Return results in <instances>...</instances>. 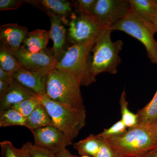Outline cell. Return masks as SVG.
Masks as SVG:
<instances>
[{"label":"cell","instance_id":"24","mask_svg":"<svg viewBox=\"0 0 157 157\" xmlns=\"http://www.w3.org/2000/svg\"><path fill=\"white\" fill-rule=\"evenodd\" d=\"M41 104V102L37 96L36 97L29 98L19 104L14 105L12 108L17 110L24 117L27 118Z\"/></svg>","mask_w":157,"mask_h":157},{"label":"cell","instance_id":"5","mask_svg":"<svg viewBox=\"0 0 157 157\" xmlns=\"http://www.w3.org/2000/svg\"><path fill=\"white\" fill-rule=\"evenodd\" d=\"M37 97L47 109L53 125L72 142L86 124V110L77 111L70 109L52 101L46 94Z\"/></svg>","mask_w":157,"mask_h":157},{"label":"cell","instance_id":"25","mask_svg":"<svg viewBox=\"0 0 157 157\" xmlns=\"http://www.w3.org/2000/svg\"><path fill=\"white\" fill-rule=\"evenodd\" d=\"M23 147L27 150L33 157H56V154L47 149L37 146L31 142L24 144Z\"/></svg>","mask_w":157,"mask_h":157},{"label":"cell","instance_id":"29","mask_svg":"<svg viewBox=\"0 0 157 157\" xmlns=\"http://www.w3.org/2000/svg\"><path fill=\"white\" fill-rule=\"evenodd\" d=\"M25 3L26 0H0V10H17Z\"/></svg>","mask_w":157,"mask_h":157},{"label":"cell","instance_id":"13","mask_svg":"<svg viewBox=\"0 0 157 157\" xmlns=\"http://www.w3.org/2000/svg\"><path fill=\"white\" fill-rule=\"evenodd\" d=\"M26 3L41 9L48 16L55 15L60 17L65 25L68 23L67 17L73 12L72 5L66 0H26Z\"/></svg>","mask_w":157,"mask_h":157},{"label":"cell","instance_id":"36","mask_svg":"<svg viewBox=\"0 0 157 157\" xmlns=\"http://www.w3.org/2000/svg\"><path fill=\"white\" fill-rule=\"evenodd\" d=\"M153 128L154 132L155 137L157 141V121L153 125Z\"/></svg>","mask_w":157,"mask_h":157},{"label":"cell","instance_id":"40","mask_svg":"<svg viewBox=\"0 0 157 157\" xmlns=\"http://www.w3.org/2000/svg\"><path fill=\"white\" fill-rule=\"evenodd\" d=\"M156 48H157V42H156Z\"/></svg>","mask_w":157,"mask_h":157},{"label":"cell","instance_id":"21","mask_svg":"<svg viewBox=\"0 0 157 157\" xmlns=\"http://www.w3.org/2000/svg\"><path fill=\"white\" fill-rule=\"evenodd\" d=\"M138 118L137 124L153 125L157 121V90L150 102L136 113Z\"/></svg>","mask_w":157,"mask_h":157},{"label":"cell","instance_id":"23","mask_svg":"<svg viewBox=\"0 0 157 157\" xmlns=\"http://www.w3.org/2000/svg\"><path fill=\"white\" fill-rule=\"evenodd\" d=\"M121 112V120L124 124L129 128L136 126L138 122L137 114L131 112L128 108V103L127 101L125 90L124 89L121 95L120 101Z\"/></svg>","mask_w":157,"mask_h":157},{"label":"cell","instance_id":"14","mask_svg":"<svg viewBox=\"0 0 157 157\" xmlns=\"http://www.w3.org/2000/svg\"><path fill=\"white\" fill-rule=\"evenodd\" d=\"M28 29L17 23L6 24L0 27L1 43L8 45L12 51L18 49L21 46Z\"/></svg>","mask_w":157,"mask_h":157},{"label":"cell","instance_id":"17","mask_svg":"<svg viewBox=\"0 0 157 157\" xmlns=\"http://www.w3.org/2000/svg\"><path fill=\"white\" fill-rule=\"evenodd\" d=\"M50 39L49 31L37 29L28 33L23 41L21 47L29 52L45 51Z\"/></svg>","mask_w":157,"mask_h":157},{"label":"cell","instance_id":"7","mask_svg":"<svg viewBox=\"0 0 157 157\" xmlns=\"http://www.w3.org/2000/svg\"><path fill=\"white\" fill-rule=\"evenodd\" d=\"M69 26L68 36L73 45L96 39L106 27L92 15L74 12L70 15Z\"/></svg>","mask_w":157,"mask_h":157},{"label":"cell","instance_id":"32","mask_svg":"<svg viewBox=\"0 0 157 157\" xmlns=\"http://www.w3.org/2000/svg\"><path fill=\"white\" fill-rule=\"evenodd\" d=\"M11 84L0 80V98H2L9 90Z\"/></svg>","mask_w":157,"mask_h":157},{"label":"cell","instance_id":"3","mask_svg":"<svg viewBox=\"0 0 157 157\" xmlns=\"http://www.w3.org/2000/svg\"><path fill=\"white\" fill-rule=\"evenodd\" d=\"M80 86L73 76L55 69L48 75L45 94L52 101L70 109L77 111L86 110Z\"/></svg>","mask_w":157,"mask_h":157},{"label":"cell","instance_id":"30","mask_svg":"<svg viewBox=\"0 0 157 157\" xmlns=\"http://www.w3.org/2000/svg\"><path fill=\"white\" fill-rule=\"evenodd\" d=\"M102 140L98 153L94 157H116L115 153L109 144Z\"/></svg>","mask_w":157,"mask_h":157},{"label":"cell","instance_id":"15","mask_svg":"<svg viewBox=\"0 0 157 157\" xmlns=\"http://www.w3.org/2000/svg\"><path fill=\"white\" fill-rule=\"evenodd\" d=\"M32 91L14 81L7 91L0 98V110H6L32 97H36Z\"/></svg>","mask_w":157,"mask_h":157},{"label":"cell","instance_id":"34","mask_svg":"<svg viewBox=\"0 0 157 157\" xmlns=\"http://www.w3.org/2000/svg\"><path fill=\"white\" fill-rule=\"evenodd\" d=\"M56 157H77L73 155L66 149L56 154Z\"/></svg>","mask_w":157,"mask_h":157},{"label":"cell","instance_id":"31","mask_svg":"<svg viewBox=\"0 0 157 157\" xmlns=\"http://www.w3.org/2000/svg\"><path fill=\"white\" fill-rule=\"evenodd\" d=\"M0 80L12 84L14 81L13 73L6 72L0 67Z\"/></svg>","mask_w":157,"mask_h":157},{"label":"cell","instance_id":"28","mask_svg":"<svg viewBox=\"0 0 157 157\" xmlns=\"http://www.w3.org/2000/svg\"><path fill=\"white\" fill-rule=\"evenodd\" d=\"M2 149V157H19L15 148L11 141L4 140L0 143Z\"/></svg>","mask_w":157,"mask_h":157},{"label":"cell","instance_id":"10","mask_svg":"<svg viewBox=\"0 0 157 157\" xmlns=\"http://www.w3.org/2000/svg\"><path fill=\"white\" fill-rule=\"evenodd\" d=\"M31 132L33 135L35 145L47 149L56 154L66 149L72 143L63 132L54 125Z\"/></svg>","mask_w":157,"mask_h":157},{"label":"cell","instance_id":"11","mask_svg":"<svg viewBox=\"0 0 157 157\" xmlns=\"http://www.w3.org/2000/svg\"><path fill=\"white\" fill-rule=\"evenodd\" d=\"M49 73L32 72L20 69L13 73L14 81L33 92L37 96L46 94V83Z\"/></svg>","mask_w":157,"mask_h":157},{"label":"cell","instance_id":"16","mask_svg":"<svg viewBox=\"0 0 157 157\" xmlns=\"http://www.w3.org/2000/svg\"><path fill=\"white\" fill-rule=\"evenodd\" d=\"M131 10L157 32L155 26L157 5L155 0H128Z\"/></svg>","mask_w":157,"mask_h":157},{"label":"cell","instance_id":"9","mask_svg":"<svg viewBox=\"0 0 157 157\" xmlns=\"http://www.w3.org/2000/svg\"><path fill=\"white\" fill-rule=\"evenodd\" d=\"M12 51L22 68L32 72L50 73L56 69L58 63L52 54L46 51L38 52H29L21 46L17 50Z\"/></svg>","mask_w":157,"mask_h":157},{"label":"cell","instance_id":"37","mask_svg":"<svg viewBox=\"0 0 157 157\" xmlns=\"http://www.w3.org/2000/svg\"><path fill=\"white\" fill-rule=\"evenodd\" d=\"M155 26L157 30V5L156 8V14L155 21Z\"/></svg>","mask_w":157,"mask_h":157},{"label":"cell","instance_id":"19","mask_svg":"<svg viewBox=\"0 0 157 157\" xmlns=\"http://www.w3.org/2000/svg\"><path fill=\"white\" fill-rule=\"evenodd\" d=\"M102 139L98 135H90L73 144V147L80 155L92 156L94 157L98 153Z\"/></svg>","mask_w":157,"mask_h":157},{"label":"cell","instance_id":"4","mask_svg":"<svg viewBox=\"0 0 157 157\" xmlns=\"http://www.w3.org/2000/svg\"><path fill=\"white\" fill-rule=\"evenodd\" d=\"M112 32L109 28H104L96 39L92 50L93 73L95 77L101 73L116 74L121 63L119 54L122 49L123 42L121 40L112 41Z\"/></svg>","mask_w":157,"mask_h":157},{"label":"cell","instance_id":"2","mask_svg":"<svg viewBox=\"0 0 157 157\" xmlns=\"http://www.w3.org/2000/svg\"><path fill=\"white\" fill-rule=\"evenodd\" d=\"M96 39L74 44L68 48L58 63L56 69L72 75L81 86H88L96 82V77L93 73L91 53Z\"/></svg>","mask_w":157,"mask_h":157},{"label":"cell","instance_id":"12","mask_svg":"<svg viewBox=\"0 0 157 157\" xmlns=\"http://www.w3.org/2000/svg\"><path fill=\"white\" fill-rule=\"evenodd\" d=\"M51 27L49 31L50 39L53 41L52 52V55L59 61L66 51L67 44V30L65 24L60 17L51 15Z\"/></svg>","mask_w":157,"mask_h":157},{"label":"cell","instance_id":"8","mask_svg":"<svg viewBox=\"0 0 157 157\" xmlns=\"http://www.w3.org/2000/svg\"><path fill=\"white\" fill-rule=\"evenodd\" d=\"M131 11L128 0H97L93 16L106 27H110Z\"/></svg>","mask_w":157,"mask_h":157},{"label":"cell","instance_id":"20","mask_svg":"<svg viewBox=\"0 0 157 157\" xmlns=\"http://www.w3.org/2000/svg\"><path fill=\"white\" fill-rule=\"evenodd\" d=\"M0 67L6 72L12 73L20 69H23L15 57L11 48L1 42Z\"/></svg>","mask_w":157,"mask_h":157},{"label":"cell","instance_id":"26","mask_svg":"<svg viewBox=\"0 0 157 157\" xmlns=\"http://www.w3.org/2000/svg\"><path fill=\"white\" fill-rule=\"evenodd\" d=\"M127 128L121 120L113 125L109 128L105 129L103 132L98 135L102 139H106L124 133L127 131Z\"/></svg>","mask_w":157,"mask_h":157},{"label":"cell","instance_id":"1","mask_svg":"<svg viewBox=\"0 0 157 157\" xmlns=\"http://www.w3.org/2000/svg\"><path fill=\"white\" fill-rule=\"evenodd\" d=\"M103 140L111 147L116 157H144L157 148L152 125L137 124L121 135Z\"/></svg>","mask_w":157,"mask_h":157},{"label":"cell","instance_id":"6","mask_svg":"<svg viewBox=\"0 0 157 157\" xmlns=\"http://www.w3.org/2000/svg\"><path fill=\"white\" fill-rule=\"evenodd\" d=\"M109 28L113 31H122L141 42L151 61L157 64L156 41L154 37L156 32L132 10L127 16Z\"/></svg>","mask_w":157,"mask_h":157},{"label":"cell","instance_id":"33","mask_svg":"<svg viewBox=\"0 0 157 157\" xmlns=\"http://www.w3.org/2000/svg\"><path fill=\"white\" fill-rule=\"evenodd\" d=\"M17 152L19 157H33L23 147L21 148H17Z\"/></svg>","mask_w":157,"mask_h":157},{"label":"cell","instance_id":"22","mask_svg":"<svg viewBox=\"0 0 157 157\" xmlns=\"http://www.w3.org/2000/svg\"><path fill=\"white\" fill-rule=\"evenodd\" d=\"M26 118L17 110L11 108L0 110V127L2 128L14 126H25Z\"/></svg>","mask_w":157,"mask_h":157},{"label":"cell","instance_id":"18","mask_svg":"<svg viewBox=\"0 0 157 157\" xmlns=\"http://www.w3.org/2000/svg\"><path fill=\"white\" fill-rule=\"evenodd\" d=\"M53 125L52 120L46 108L42 104L26 118L25 127L30 131Z\"/></svg>","mask_w":157,"mask_h":157},{"label":"cell","instance_id":"39","mask_svg":"<svg viewBox=\"0 0 157 157\" xmlns=\"http://www.w3.org/2000/svg\"><path fill=\"white\" fill-rule=\"evenodd\" d=\"M155 2L156 4L157 5V0H155Z\"/></svg>","mask_w":157,"mask_h":157},{"label":"cell","instance_id":"27","mask_svg":"<svg viewBox=\"0 0 157 157\" xmlns=\"http://www.w3.org/2000/svg\"><path fill=\"white\" fill-rule=\"evenodd\" d=\"M97 0H77L75 2L76 13H86L93 16Z\"/></svg>","mask_w":157,"mask_h":157},{"label":"cell","instance_id":"35","mask_svg":"<svg viewBox=\"0 0 157 157\" xmlns=\"http://www.w3.org/2000/svg\"><path fill=\"white\" fill-rule=\"evenodd\" d=\"M144 157H157V148L150 152Z\"/></svg>","mask_w":157,"mask_h":157},{"label":"cell","instance_id":"38","mask_svg":"<svg viewBox=\"0 0 157 157\" xmlns=\"http://www.w3.org/2000/svg\"><path fill=\"white\" fill-rule=\"evenodd\" d=\"M90 157L89 156L84 155V156H81V157Z\"/></svg>","mask_w":157,"mask_h":157}]
</instances>
